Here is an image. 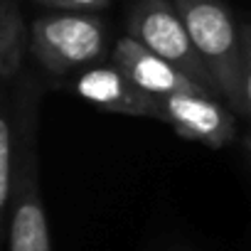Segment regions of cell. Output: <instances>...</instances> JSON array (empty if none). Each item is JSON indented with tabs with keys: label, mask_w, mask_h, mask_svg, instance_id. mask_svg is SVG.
<instances>
[{
	"label": "cell",
	"mask_w": 251,
	"mask_h": 251,
	"mask_svg": "<svg viewBox=\"0 0 251 251\" xmlns=\"http://www.w3.org/2000/svg\"><path fill=\"white\" fill-rule=\"evenodd\" d=\"M106 23L99 13L47 10L30 25V54L54 79L106 59Z\"/></svg>",
	"instance_id": "3"
},
{
	"label": "cell",
	"mask_w": 251,
	"mask_h": 251,
	"mask_svg": "<svg viewBox=\"0 0 251 251\" xmlns=\"http://www.w3.org/2000/svg\"><path fill=\"white\" fill-rule=\"evenodd\" d=\"M30 52V27L20 0H0V96H8L23 76V64Z\"/></svg>",
	"instance_id": "8"
},
{
	"label": "cell",
	"mask_w": 251,
	"mask_h": 251,
	"mask_svg": "<svg viewBox=\"0 0 251 251\" xmlns=\"http://www.w3.org/2000/svg\"><path fill=\"white\" fill-rule=\"evenodd\" d=\"M126 35H131L151 52L175 64L209 94L219 96L217 81L212 79L204 59L200 57L187 32V25L173 0H136L128 20H126Z\"/></svg>",
	"instance_id": "4"
},
{
	"label": "cell",
	"mask_w": 251,
	"mask_h": 251,
	"mask_svg": "<svg viewBox=\"0 0 251 251\" xmlns=\"http://www.w3.org/2000/svg\"><path fill=\"white\" fill-rule=\"evenodd\" d=\"M241 146H244V151H246V155H249V160H251V131H246V133L241 136Z\"/></svg>",
	"instance_id": "12"
},
{
	"label": "cell",
	"mask_w": 251,
	"mask_h": 251,
	"mask_svg": "<svg viewBox=\"0 0 251 251\" xmlns=\"http://www.w3.org/2000/svg\"><path fill=\"white\" fill-rule=\"evenodd\" d=\"M187 32L204 59L219 96L236 116H246L244 103V30L224 0H173Z\"/></svg>",
	"instance_id": "2"
},
{
	"label": "cell",
	"mask_w": 251,
	"mask_h": 251,
	"mask_svg": "<svg viewBox=\"0 0 251 251\" xmlns=\"http://www.w3.org/2000/svg\"><path fill=\"white\" fill-rule=\"evenodd\" d=\"M69 89L81 101L99 106L108 113L133 116V118H158V96H151L143 89H138L113 62L91 64L72 74Z\"/></svg>",
	"instance_id": "6"
},
{
	"label": "cell",
	"mask_w": 251,
	"mask_h": 251,
	"mask_svg": "<svg viewBox=\"0 0 251 251\" xmlns=\"http://www.w3.org/2000/svg\"><path fill=\"white\" fill-rule=\"evenodd\" d=\"M15 165H18V146H15V121L8 96H0V224L5 222L13 187H15Z\"/></svg>",
	"instance_id": "9"
},
{
	"label": "cell",
	"mask_w": 251,
	"mask_h": 251,
	"mask_svg": "<svg viewBox=\"0 0 251 251\" xmlns=\"http://www.w3.org/2000/svg\"><path fill=\"white\" fill-rule=\"evenodd\" d=\"M47 10H69V13H99L111 5V0H35Z\"/></svg>",
	"instance_id": "10"
},
{
	"label": "cell",
	"mask_w": 251,
	"mask_h": 251,
	"mask_svg": "<svg viewBox=\"0 0 251 251\" xmlns=\"http://www.w3.org/2000/svg\"><path fill=\"white\" fill-rule=\"evenodd\" d=\"M111 62L138 89H143L146 94L158 96V99L170 96V94H180V91H207L197 81H192L185 72H180L175 64H170L160 54L151 52L146 45H141L131 35H121L113 42Z\"/></svg>",
	"instance_id": "7"
},
{
	"label": "cell",
	"mask_w": 251,
	"mask_h": 251,
	"mask_svg": "<svg viewBox=\"0 0 251 251\" xmlns=\"http://www.w3.org/2000/svg\"><path fill=\"white\" fill-rule=\"evenodd\" d=\"M241 30H244V103H246V118H251V20H244Z\"/></svg>",
	"instance_id": "11"
},
{
	"label": "cell",
	"mask_w": 251,
	"mask_h": 251,
	"mask_svg": "<svg viewBox=\"0 0 251 251\" xmlns=\"http://www.w3.org/2000/svg\"><path fill=\"white\" fill-rule=\"evenodd\" d=\"M158 121L200 146L212 151L236 141V116L229 103L207 91H180L158 99Z\"/></svg>",
	"instance_id": "5"
},
{
	"label": "cell",
	"mask_w": 251,
	"mask_h": 251,
	"mask_svg": "<svg viewBox=\"0 0 251 251\" xmlns=\"http://www.w3.org/2000/svg\"><path fill=\"white\" fill-rule=\"evenodd\" d=\"M40 81L30 74H23L13 91L8 94L13 121H15V146H18V165H15V187L8 217L3 222V231L8 239V251H52L47 212L42 202V182H40Z\"/></svg>",
	"instance_id": "1"
}]
</instances>
